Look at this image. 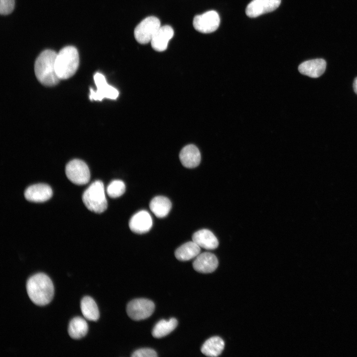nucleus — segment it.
<instances>
[{
	"label": "nucleus",
	"mask_w": 357,
	"mask_h": 357,
	"mask_svg": "<svg viewBox=\"0 0 357 357\" xmlns=\"http://www.w3.org/2000/svg\"><path fill=\"white\" fill-rule=\"evenodd\" d=\"M353 88L355 92L357 94V77H356L353 83Z\"/></svg>",
	"instance_id": "27"
},
{
	"label": "nucleus",
	"mask_w": 357,
	"mask_h": 357,
	"mask_svg": "<svg viewBox=\"0 0 357 357\" xmlns=\"http://www.w3.org/2000/svg\"><path fill=\"white\" fill-rule=\"evenodd\" d=\"M152 226V219L150 214L146 211H140L130 218L129 227L131 231L142 234L148 232Z\"/></svg>",
	"instance_id": "13"
},
{
	"label": "nucleus",
	"mask_w": 357,
	"mask_h": 357,
	"mask_svg": "<svg viewBox=\"0 0 357 357\" xmlns=\"http://www.w3.org/2000/svg\"><path fill=\"white\" fill-rule=\"evenodd\" d=\"M326 66V61L322 59H316L305 61L298 66V71L303 75L312 78H317L324 72Z\"/></svg>",
	"instance_id": "14"
},
{
	"label": "nucleus",
	"mask_w": 357,
	"mask_h": 357,
	"mask_svg": "<svg viewBox=\"0 0 357 357\" xmlns=\"http://www.w3.org/2000/svg\"><path fill=\"white\" fill-rule=\"evenodd\" d=\"M53 191L51 187L45 183L33 184L26 188L24 196L26 200L33 202H43L52 196Z\"/></svg>",
	"instance_id": "11"
},
{
	"label": "nucleus",
	"mask_w": 357,
	"mask_h": 357,
	"mask_svg": "<svg viewBox=\"0 0 357 357\" xmlns=\"http://www.w3.org/2000/svg\"><path fill=\"white\" fill-rule=\"evenodd\" d=\"M155 309L154 302L146 298H136L128 302L126 306L128 316L134 320H140L150 317Z\"/></svg>",
	"instance_id": "7"
},
{
	"label": "nucleus",
	"mask_w": 357,
	"mask_h": 357,
	"mask_svg": "<svg viewBox=\"0 0 357 357\" xmlns=\"http://www.w3.org/2000/svg\"><path fill=\"white\" fill-rule=\"evenodd\" d=\"M82 201L92 212L101 213L105 211L108 204L102 181L98 180L90 184L83 193Z\"/></svg>",
	"instance_id": "4"
},
{
	"label": "nucleus",
	"mask_w": 357,
	"mask_h": 357,
	"mask_svg": "<svg viewBox=\"0 0 357 357\" xmlns=\"http://www.w3.org/2000/svg\"><path fill=\"white\" fill-rule=\"evenodd\" d=\"M179 159L181 164L187 168H194L199 165L201 161V154L197 147L193 144L184 147L179 153Z\"/></svg>",
	"instance_id": "16"
},
{
	"label": "nucleus",
	"mask_w": 357,
	"mask_h": 357,
	"mask_svg": "<svg viewBox=\"0 0 357 357\" xmlns=\"http://www.w3.org/2000/svg\"><path fill=\"white\" fill-rule=\"evenodd\" d=\"M57 53L52 50L43 51L37 57L34 64L36 76L43 85L52 86L57 85L60 79L55 68Z\"/></svg>",
	"instance_id": "2"
},
{
	"label": "nucleus",
	"mask_w": 357,
	"mask_h": 357,
	"mask_svg": "<svg viewBox=\"0 0 357 357\" xmlns=\"http://www.w3.org/2000/svg\"><path fill=\"white\" fill-rule=\"evenodd\" d=\"M0 12L1 14L10 13L14 7V0H0Z\"/></svg>",
	"instance_id": "25"
},
{
	"label": "nucleus",
	"mask_w": 357,
	"mask_h": 357,
	"mask_svg": "<svg viewBox=\"0 0 357 357\" xmlns=\"http://www.w3.org/2000/svg\"><path fill=\"white\" fill-rule=\"evenodd\" d=\"M174 34V30L170 26H161L150 42L152 47L158 52L164 51L167 49L169 41L172 38Z\"/></svg>",
	"instance_id": "15"
},
{
	"label": "nucleus",
	"mask_w": 357,
	"mask_h": 357,
	"mask_svg": "<svg viewBox=\"0 0 357 357\" xmlns=\"http://www.w3.org/2000/svg\"><path fill=\"white\" fill-rule=\"evenodd\" d=\"M26 291L31 301L40 306L48 304L54 294L53 282L46 274L42 273L34 274L28 279Z\"/></svg>",
	"instance_id": "1"
},
{
	"label": "nucleus",
	"mask_w": 357,
	"mask_h": 357,
	"mask_svg": "<svg viewBox=\"0 0 357 357\" xmlns=\"http://www.w3.org/2000/svg\"><path fill=\"white\" fill-rule=\"evenodd\" d=\"M88 329V326L86 320L77 316L73 318L69 322L68 332L71 338L79 339L86 335Z\"/></svg>",
	"instance_id": "21"
},
{
	"label": "nucleus",
	"mask_w": 357,
	"mask_h": 357,
	"mask_svg": "<svg viewBox=\"0 0 357 357\" xmlns=\"http://www.w3.org/2000/svg\"><path fill=\"white\" fill-rule=\"evenodd\" d=\"M194 269L202 273H209L214 272L218 267V260L216 255L209 252L199 254L194 260Z\"/></svg>",
	"instance_id": "12"
},
{
	"label": "nucleus",
	"mask_w": 357,
	"mask_h": 357,
	"mask_svg": "<svg viewBox=\"0 0 357 357\" xmlns=\"http://www.w3.org/2000/svg\"><path fill=\"white\" fill-rule=\"evenodd\" d=\"M80 308L84 317L90 321H97L99 318V311L95 300L90 297H83L80 301Z\"/></svg>",
	"instance_id": "22"
},
{
	"label": "nucleus",
	"mask_w": 357,
	"mask_h": 357,
	"mask_svg": "<svg viewBox=\"0 0 357 357\" xmlns=\"http://www.w3.org/2000/svg\"><path fill=\"white\" fill-rule=\"evenodd\" d=\"M131 356L132 357H156L157 354L152 349L142 348L135 351Z\"/></svg>",
	"instance_id": "26"
},
{
	"label": "nucleus",
	"mask_w": 357,
	"mask_h": 357,
	"mask_svg": "<svg viewBox=\"0 0 357 357\" xmlns=\"http://www.w3.org/2000/svg\"><path fill=\"white\" fill-rule=\"evenodd\" d=\"M224 346V342L221 338L212 337L204 342L201 347V351L206 356L216 357L222 353Z\"/></svg>",
	"instance_id": "19"
},
{
	"label": "nucleus",
	"mask_w": 357,
	"mask_h": 357,
	"mask_svg": "<svg viewBox=\"0 0 357 357\" xmlns=\"http://www.w3.org/2000/svg\"><path fill=\"white\" fill-rule=\"evenodd\" d=\"M161 27L160 20L155 16H149L135 27L134 35L136 40L141 44L151 42L153 37Z\"/></svg>",
	"instance_id": "6"
},
{
	"label": "nucleus",
	"mask_w": 357,
	"mask_h": 357,
	"mask_svg": "<svg viewBox=\"0 0 357 357\" xmlns=\"http://www.w3.org/2000/svg\"><path fill=\"white\" fill-rule=\"evenodd\" d=\"M149 207L157 217L162 218L165 217L170 212L172 208V203L168 198L163 196H157L151 200Z\"/></svg>",
	"instance_id": "18"
},
{
	"label": "nucleus",
	"mask_w": 357,
	"mask_h": 357,
	"mask_svg": "<svg viewBox=\"0 0 357 357\" xmlns=\"http://www.w3.org/2000/svg\"><path fill=\"white\" fill-rule=\"evenodd\" d=\"M79 62L77 50L68 46L61 49L57 53L55 61L57 74L60 79H66L76 72Z\"/></svg>",
	"instance_id": "3"
},
{
	"label": "nucleus",
	"mask_w": 357,
	"mask_h": 357,
	"mask_svg": "<svg viewBox=\"0 0 357 357\" xmlns=\"http://www.w3.org/2000/svg\"><path fill=\"white\" fill-rule=\"evenodd\" d=\"M281 0H252L247 6L246 14L254 18L277 9Z\"/></svg>",
	"instance_id": "10"
},
{
	"label": "nucleus",
	"mask_w": 357,
	"mask_h": 357,
	"mask_svg": "<svg viewBox=\"0 0 357 357\" xmlns=\"http://www.w3.org/2000/svg\"><path fill=\"white\" fill-rule=\"evenodd\" d=\"M192 241L198 246L208 250L216 249L219 242L214 234L207 229H202L194 233L192 237Z\"/></svg>",
	"instance_id": "17"
},
{
	"label": "nucleus",
	"mask_w": 357,
	"mask_h": 357,
	"mask_svg": "<svg viewBox=\"0 0 357 357\" xmlns=\"http://www.w3.org/2000/svg\"><path fill=\"white\" fill-rule=\"evenodd\" d=\"M220 19L218 13L214 10H210L194 17L193 25L197 31L202 33H210L216 31L220 24Z\"/></svg>",
	"instance_id": "9"
},
{
	"label": "nucleus",
	"mask_w": 357,
	"mask_h": 357,
	"mask_svg": "<svg viewBox=\"0 0 357 357\" xmlns=\"http://www.w3.org/2000/svg\"><path fill=\"white\" fill-rule=\"evenodd\" d=\"M200 247L193 241L187 242L175 252L176 258L180 261H187L196 257L200 253Z\"/></svg>",
	"instance_id": "20"
},
{
	"label": "nucleus",
	"mask_w": 357,
	"mask_h": 357,
	"mask_svg": "<svg viewBox=\"0 0 357 357\" xmlns=\"http://www.w3.org/2000/svg\"><path fill=\"white\" fill-rule=\"evenodd\" d=\"M125 191L124 183L121 180L116 179L111 181L107 188L108 195L115 198L122 195Z\"/></svg>",
	"instance_id": "24"
},
{
	"label": "nucleus",
	"mask_w": 357,
	"mask_h": 357,
	"mask_svg": "<svg viewBox=\"0 0 357 357\" xmlns=\"http://www.w3.org/2000/svg\"><path fill=\"white\" fill-rule=\"evenodd\" d=\"M178 324V321L175 318H171L169 320L162 319L153 328L152 336L156 338L166 336L175 330Z\"/></svg>",
	"instance_id": "23"
},
{
	"label": "nucleus",
	"mask_w": 357,
	"mask_h": 357,
	"mask_svg": "<svg viewBox=\"0 0 357 357\" xmlns=\"http://www.w3.org/2000/svg\"><path fill=\"white\" fill-rule=\"evenodd\" d=\"M94 80L97 90L95 91L90 88V100L102 101L105 98L114 100L118 97V91L108 84L104 75L99 72L96 73L94 75Z\"/></svg>",
	"instance_id": "8"
},
{
	"label": "nucleus",
	"mask_w": 357,
	"mask_h": 357,
	"mask_svg": "<svg viewBox=\"0 0 357 357\" xmlns=\"http://www.w3.org/2000/svg\"><path fill=\"white\" fill-rule=\"evenodd\" d=\"M65 174L68 179L77 185L88 183L90 178L89 169L82 160L73 159L65 167Z\"/></svg>",
	"instance_id": "5"
}]
</instances>
